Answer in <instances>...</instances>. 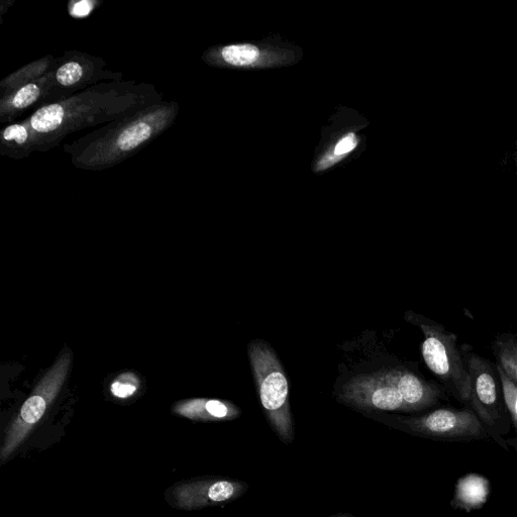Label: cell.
Listing matches in <instances>:
<instances>
[{
    "mask_svg": "<svg viewBox=\"0 0 517 517\" xmlns=\"http://www.w3.org/2000/svg\"><path fill=\"white\" fill-rule=\"evenodd\" d=\"M407 425L425 436L446 440L476 439L485 433L479 418L471 409L442 408L424 417L409 420Z\"/></svg>",
    "mask_w": 517,
    "mask_h": 517,
    "instance_id": "5",
    "label": "cell"
},
{
    "mask_svg": "<svg viewBox=\"0 0 517 517\" xmlns=\"http://www.w3.org/2000/svg\"><path fill=\"white\" fill-rule=\"evenodd\" d=\"M83 75V69L80 64L76 62H69L57 71V81L64 86H71L80 81Z\"/></svg>",
    "mask_w": 517,
    "mask_h": 517,
    "instance_id": "15",
    "label": "cell"
},
{
    "mask_svg": "<svg viewBox=\"0 0 517 517\" xmlns=\"http://www.w3.org/2000/svg\"><path fill=\"white\" fill-rule=\"evenodd\" d=\"M406 319L419 326L425 335L422 354L429 369L460 401L471 405V377L459 350L457 336L423 316L408 313Z\"/></svg>",
    "mask_w": 517,
    "mask_h": 517,
    "instance_id": "2",
    "label": "cell"
},
{
    "mask_svg": "<svg viewBox=\"0 0 517 517\" xmlns=\"http://www.w3.org/2000/svg\"><path fill=\"white\" fill-rule=\"evenodd\" d=\"M40 93V88L36 84H28L15 95L13 105L17 109L28 108L39 98Z\"/></svg>",
    "mask_w": 517,
    "mask_h": 517,
    "instance_id": "16",
    "label": "cell"
},
{
    "mask_svg": "<svg viewBox=\"0 0 517 517\" xmlns=\"http://www.w3.org/2000/svg\"><path fill=\"white\" fill-rule=\"evenodd\" d=\"M225 61L234 66L251 65L259 58V50L252 45H233L223 49Z\"/></svg>",
    "mask_w": 517,
    "mask_h": 517,
    "instance_id": "12",
    "label": "cell"
},
{
    "mask_svg": "<svg viewBox=\"0 0 517 517\" xmlns=\"http://www.w3.org/2000/svg\"><path fill=\"white\" fill-rule=\"evenodd\" d=\"M342 158V156H337V155H326L323 160L319 163V169L320 170H324L328 167H331L332 165H334L335 163H337L340 159Z\"/></svg>",
    "mask_w": 517,
    "mask_h": 517,
    "instance_id": "19",
    "label": "cell"
},
{
    "mask_svg": "<svg viewBox=\"0 0 517 517\" xmlns=\"http://www.w3.org/2000/svg\"><path fill=\"white\" fill-rule=\"evenodd\" d=\"M152 134L153 128L149 124H135L120 135L117 146L121 151L130 152L149 140Z\"/></svg>",
    "mask_w": 517,
    "mask_h": 517,
    "instance_id": "11",
    "label": "cell"
},
{
    "mask_svg": "<svg viewBox=\"0 0 517 517\" xmlns=\"http://www.w3.org/2000/svg\"><path fill=\"white\" fill-rule=\"evenodd\" d=\"M497 372L502 385L504 401L517 432V385L505 375L499 366H497Z\"/></svg>",
    "mask_w": 517,
    "mask_h": 517,
    "instance_id": "13",
    "label": "cell"
},
{
    "mask_svg": "<svg viewBox=\"0 0 517 517\" xmlns=\"http://www.w3.org/2000/svg\"><path fill=\"white\" fill-rule=\"evenodd\" d=\"M64 109L59 105H51L40 109L31 119L33 129L38 133H49L57 130L64 120Z\"/></svg>",
    "mask_w": 517,
    "mask_h": 517,
    "instance_id": "10",
    "label": "cell"
},
{
    "mask_svg": "<svg viewBox=\"0 0 517 517\" xmlns=\"http://www.w3.org/2000/svg\"><path fill=\"white\" fill-rule=\"evenodd\" d=\"M90 11V4L87 2L79 3L74 8V13L77 16H86Z\"/></svg>",
    "mask_w": 517,
    "mask_h": 517,
    "instance_id": "20",
    "label": "cell"
},
{
    "mask_svg": "<svg viewBox=\"0 0 517 517\" xmlns=\"http://www.w3.org/2000/svg\"><path fill=\"white\" fill-rule=\"evenodd\" d=\"M245 484L219 479H200L176 484L167 491L168 502L181 510H195L239 497Z\"/></svg>",
    "mask_w": 517,
    "mask_h": 517,
    "instance_id": "6",
    "label": "cell"
},
{
    "mask_svg": "<svg viewBox=\"0 0 517 517\" xmlns=\"http://www.w3.org/2000/svg\"><path fill=\"white\" fill-rule=\"evenodd\" d=\"M249 356L262 406L277 432L285 441L293 439L289 406V385L274 351L264 342H252Z\"/></svg>",
    "mask_w": 517,
    "mask_h": 517,
    "instance_id": "3",
    "label": "cell"
},
{
    "mask_svg": "<svg viewBox=\"0 0 517 517\" xmlns=\"http://www.w3.org/2000/svg\"><path fill=\"white\" fill-rule=\"evenodd\" d=\"M466 364L471 377V406L483 422L493 425L498 418V391L492 369L475 354L467 357Z\"/></svg>",
    "mask_w": 517,
    "mask_h": 517,
    "instance_id": "7",
    "label": "cell"
},
{
    "mask_svg": "<svg viewBox=\"0 0 517 517\" xmlns=\"http://www.w3.org/2000/svg\"><path fill=\"white\" fill-rule=\"evenodd\" d=\"M140 387V379L134 373L127 372L120 375L112 383L111 391L118 398H128L134 395Z\"/></svg>",
    "mask_w": 517,
    "mask_h": 517,
    "instance_id": "14",
    "label": "cell"
},
{
    "mask_svg": "<svg viewBox=\"0 0 517 517\" xmlns=\"http://www.w3.org/2000/svg\"><path fill=\"white\" fill-rule=\"evenodd\" d=\"M4 138L7 141H15L19 145H23L28 139V132L25 127L14 125L6 129Z\"/></svg>",
    "mask_w": 517,
    "mask_h": 517,
    "instance_id": "17",
    "label": "cell"
},
{
    "mask_svg": "<svg viewBox=\"0 0 517 517\" xmlns=\"http://www.w3.org/2000/svg\"><path fill=\"white\" fill-rule=\"evenodd\" d=\"M441 390L408 370H381L352 378L342 399L354 406L388 411H416L436 404Z\"/></svg>",
    "mask_w": 517,
    "mask_h": 517,
    "instance_id": "1",
    "label": "cell"
},
{
    "mask_svg": "<svg viewBox=\"0 0 517 517\" xmlns=\"http://www.w3.org/2000/svg\"><path fill=\"white\" fill-rule=\"evenodd\" d=\"M358 144V140L354 134H349L345 138H343L335 149V155L344 156L349 152L353 151Z\"/></svg>",
    "mask_w": 517,
    "mask_h": 517,
    "instance_id": "18",
    "label": "cell"
},
{
    "mask_svg": "<svg viewBox=\"0 0 517 517\" xmlns=\"http://www.w3.org/2000/svg\"><path fill=\"white\" fill-rule=\"evenodd\" d=\"M70 365L71 354L63 353L25 401L19 415L10 425L3 447L0 449L2 464H5L20 448L46 415L66 381Z\"/></svg>",
    "mask_w": 517,
    "mask_h": 517,
    "instance_id": "4",
    "label": "cell"
},
{
    "mask_svg": "<svg viewBox=\"0 0 517 517\" xmlns=\"http://www.w3.org/2000/svg\"><path fill=\"white\" fill-rule=\"evenodd\" d=\"M492 349L497 366L517 385V338L510 334L500 335L492 343Z\"/></svg>",
    "mask_w": 517,
    "mask_h": 517,
    "instance_id": "9",
    "label": "cell"
},
{
    "mask_svg": "<svg viewBox=\"0 0 517 517\" xmlns=\"http://www.w3.org/2000/svg\"><path fill=\"white\" fill-rule=\"evenodd\" d=\"M175 415L195 422L231 421L240 416L235 404L208 398H193L177 402L173 406Z\"/></svg>",
    "mask_w": 517,
    "mask_h": 517,
    "instance_id": "8",
    "label": "cell"
}]
</instances>
